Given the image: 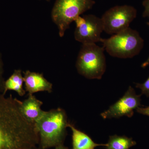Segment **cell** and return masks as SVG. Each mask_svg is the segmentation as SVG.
Returning a JSON list of instances; mask_svg holds the SVG:
<instances>
[{
  "label": "cell",
  "instance_id": "1",
  "mask_svg": "<svg viewBox=\"0 0 149 149\" xmlns=\"http://www.w3.org/2000/svg\"><path fill=\"white\" fill-rule=\"evenodd\" d=\"M20 102L11 95H0V149H34L39 133L20 110Z\"/></svg>",
  "mask_w": 149,
  "mask_h": 149
},
{
  "label": "cell",
  "instance_id": "2",
  "mask_svg": "<svg viewBox=\"0 0 149 149\" xmlns=\"http://www.w3.org/2000/svg\"><path fill=\"white\" fill-rule=\"evenodd\" d=\"M69 123L65 111L58 108L44 111L35 124L39 133L40 149H47L63 144Z\"/></svg>",
  "mask_w": 149,
  "mask_h": 149
},
{
  "label": "cell",
  "instance_id": "3",
  "mask_svg": "<svg viewBox=\"0 0 149 149\" xmlns=\"http://www.w3.org/2000/svg\"><path fill=\"white\" fill-rule=\"evenodd\" d=\"M100 42L109 54L120 58H132L137 56L144 43L139 32L130 27L108 39L102 38Z\"/></svg>",
  "mask_w": 149,
  "mask_h": 149
},
{
  "label": "cell",
  "instance_id": "4",
  "mask_svg": "<svg viewBox=\"0 0 149 149\" xmlns=\"http://www.w3.org/2000/svg\"><path fill=\"white\" fill-rule=\"evenodd\" d=\"M104 51L96 44L82 45L76 62L78 73L88 79H101L107 67Z\"/></svg>",
  "mask_w": 149,
  "mask_h": 149
},
{
  "label": "cell",
  "instance_id": "5",
  "mask_svg": "<svg viewBox=\"0 0 149 149\" xmlns=\"http://www.w3.org/2000/svg\"><path fill=\"white\" fill-rule=\"evenodd\" d=\"M95 4L94 0H56L52 11V20L63 37L70 24Z\"/></svg>",
  "mask_w": 149,
  "mask_h": 149
},
{
  "label": "cell",
  "instance_id": "6",
  "mask_svg": "<svg viewBox=\"0 0 149 149\" xmlns=\"http://www.w3.org/2000/svg\"><path fill=\"white\" fill-rule=\"evenodd\" d=\"M137 14V10L133 6L124 5L111 8L101 17L104 31L114 35L125 30L129 27Z\"/></svg>",
  "mask_w": 149,
  "mask_h": 149
},
{
  "label": "cell",
  "instance_id": "7",
  "mask_svg": "<svg viewBox=\"0 0 149 149\" xmlns=\"http://www.w3.org/2000/svg\"><path fill=\"white\" fill-rule=\"evenodd\" d=\"M74 22L76 25L74 37L76 41L83 45L100 42L104 31L101 18L94 15H87L78 17Z\"/></svg>",
  "mask_w": 149,
  "mask_h": 149
},
{
  "label": "cell",
  "instance_id": "8",
  "mask_svg": "<svg viewBox=\"0 0 149 149\" xmlns=\"http://www.w3.org/2000/svg\"><path fill=\"white\" fill-rule=\"evenodd\" d=\"M141 95H136L134 89L129 86L124 95L102 113L101 116L104 119L119 118L124 116L132 117L134 110L141 105Z\"/></svg>",
  "mask_w": 149,
  "mask_h": 149
},
{
  "label": "cell",
  "instance_id": "9",
  "mask_svg": "<svg viewBox=\"0 0 149 149\" xmlns=\"http://www.w3.org/2000/svg\"><path fill=\"white\" fill-rule=\"evenodd\" d=\"M25 90L28 95L39 92L52 93L53 85L44 77L42 73L31 72L29 70L23 72Z\"/></svg>",
  "mask_w": 149,
  "mask_h": 149
},
{
  "label": "cell",
  "instance_id": "10",
  "mask_svg": "<svg viewBox=\"0 0 149 149\" xmlns=\"http://www.w3.org/2000/svg\"><path fill=\"white\" fill-rule=\"evenodd\" d=\"M43 102L33 95H28V98L20 102V110L28 121L35 124L44 113L41 109Z\"/></svg>",
  "mask_w": 149,
  "mask_h": 149
},
{
  "label": "cell",
  "instance_id": "11",
  "mask_svg": "<svg viewBox=\"0 0 149 149\" xmlns=\"http://www.w3.org/2000/svg\"><path fill=\"white\" fill-rule=\"evenodd\" d=\"M68 127L72 130V149H95L100 146H107V144L96 143L88 135L75 128L71 123H68Z\"/></svg>",
  "mask_w": 149,
  "mask_h": 149
},
{
  "label": "cell",
  "instance_id": "12",
  "mask_svg": "<svg viewBox=\"0 0 149 149\" xmlns=\"http://www.w3.org/2000/svg\"><path fill=\"white\" fill-rule=\"evenodd\" d=\"M24 82L21 70H15L13 74L5 81L3 95H6L8 91H13L16 92L20 97H23L26 92L23 88Z\"/></svg>",
  "mask_w": 149,
  "mask_h": 149
},
{
  "label": "cell",
  "instance_id": "13",
  "mask_svg": "<svg viewBox=\"0 0 149 149\" xmlns=\"http://www.w3.org/2000/svg\"><path fill=\"white\" fill-rule=\"evenodd\" d=\"M136 143L131 139L125 136H110L107 149H129L136 145Z\"/></svg>",
  "mask_w": 149,
  "mask_h": 149
},
{
  "label": "cell",
  "instance_id": "14",
  "mask_svg": "<svg viewBox=\"0 0 149 149\" xmlns=\"http://www.w3.org/2000/svg\"><path fill=\"white\" fill-rule=\"evenodd\" d=\"M4 64L2 55L0 51V95L3 94L4 91L5 80L3 77Z\"/></svg>",
  "mask_w": 149,
  "mask_h": 149
},
{
  "label": "cell",
  "instance_id": "15",
  "mask_svg": "<svg viewBox=\"0 0 149 149\" xmlns=\"http://www.w3.org/2000/svg\"><path fill=\"white\" fill-rule=\"evenodd\" d=\"M136 87L141 89L142 94L149 97V77L144 83H136Z\"/></svg>",
  "mask_w": 149,
  "mask_h": 149
},
{
  "label": "cell",
  "instance_id": "16",
  "mask_svg": "<svg viewBox=\"0 0 149 149\" xmlns=\"http://www.w3.org/2000/svg\"><path fill=\"white\" fill-rule=\"evenodd\" d=\"M143 5L144 8L143 17L149 19V0H144L143 2Z\"/></svg>",
  "mask_w": 149,
  "mask_h": 149
},
{
  "label": "cell",
  "instance_id": "17",
  "mask_svg": "<svg viewBox=\"0 0 149 149\" xmlns=\"http://www.w3.org/2000/svg\"><path fill=\"white\" fill-rule=\"evenodd\" d=\"M136 110L139 113L149 116V107L146 108L139 107Z\"/></svg>",
  "mask_w": 149,
  "mask_h": 149
},
{
  "label": "cell",
  "instance_id": "18",
  "mask_svg": "<svg viewBox=\"0 0 149 149\" xmlns=\"http://www.w3.org/2000/svg\"><path fill=\"white\" fill-rule=\"evenodd\" d=\"M147 25H148L149 27V22H147ZM149 65V56L148 58V59L146 60V61L143 64L141 65V67L142 68H146V67L147 66H148Z\"/></svg>",
  "mask_w": 149,
  "mask_h": 149
},
{
  "label": "cell",
  "instance_id": "19",
  "mask_svg": "<svg viewBox=\"0 0 149 149\" xmlns=\"http://www.w3.org/2000/svg\"><path fill=\"white\" fill-rule=\"evenodd\" d=\"M55 149H68L66 147L63 146V144L62 145H59V146H57L55 147Z\"/></svg>",
  "mask_w": 149,
  "mask_h": 149
},
{
  "label": "cell",
  "instance_id": "20",
  "mask_svg": "<svg viewBox=\"0 0 149 149\" xmlns=\"http://www.w3.org/2000/svg\"><path fill=\"white\" fill-rule=\"evenodd\" d=\"M34 149H40V148H37H37H35Z\"/></svg>",
  "mask_w": 149,
  "mask_h": 149
},
{
  "label": "cell",
  "instance_id": "21",
  "mask_svg": "<svg viewBox=\"0 0 149 149\" xmlns=\"http://www.w3.org/2000/svg\"><path fill=\"white\" fill-rule=\"evenodd\" d=\"M46 1H50V0H46Z\"/></svg>",
  "mask_w": 149,
  "mask_h": 149
}]
</instances>
